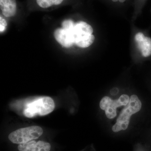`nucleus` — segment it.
<instances>
[{
	"mask_svg": "<svg viewBox=\"0 0 151 151\" xmlns=\"http://www.w3.org/2000/svg\"><path fill=\"white\" fill-rule=\"evenodd\" d=\"M142 103L137 95L132 94L127 106L123 108L116 119L115 124L112 127V131L118 133L128 129L131 117L134 114L140 111Z\"/></svg>",
	"mask_w": 151,
	"mask_h": 151,
	"instance_id": "f257e3e1",
	"label": "nucleus"
},
{
	"mask_svg": "<svg viewBox=\"0 0 151 151\" xmlns=\"http://www.w3.org/2000/svg\"><path fill=\"white\" fill-rule=\"evenodd\" d=\"M55 103L49 97L38 98L27 105L23 111L25 117L33 118L37 116H44L51 113L54 110Z\"/></svg>",
	"mask_w": 151,
	"mask_h": 151,
	"instance_id": "f03ea898",
	"label": "nucleus"
},
{
	"mask_svg": "<svg viewBox=\"0 0 151 151\" xmlns=\"http://www.w3.org/2000/svg\"><path fill=\"white\" fill-rule=\"evenodd\" d=\"M130 98V96L126 94H122L115 100L108 96H105L100 100V108L104 111L108 119H114L117 116L118 108L127 106L129 102Z\"/></svg>",
	"mask_w": 151,
	"mask_h": 151,
	"instance_id": "7ed1b4c3",
	"label": "nucleus"
},
{
	"mask_svg": "<svg viewBox=\"0 0 151 151\" xmlns=\"http://www.w3.org/2000/svg\"><path fill=\"white\" fill-rule=\"evenodd\" d=\"M43 133V130L38 126H31L21 128L12 132L9 135V139L14 144H20L36 139Z\"/></svg>",
	"mask_w": 151,
	"mask_h": 151,
	"instance_id": "20e7f679",
	"label": "nucleus"
},
{
	"mask_svg": "<svg viewBox=\"0 0 151 151\" xmlns=\"http://www.w3.org/2000/svg\"><path fill=\"white\" fill-rule=\"evenodd\" d=\"M135 42L141 55L144 58L151 56V38L145 35L142 32L136 34L134 37Z\"/></svg>",
	"mask_w": 151,
	"mask_h": 151,
	"instance_id": "39448f33",
	"label": "nucleus"
},
{
	"mask_svg": "<svg viewBox=\"0 0 151 151\" xmlns=\"http://www.w3.org/2000/svg\"><path fill=\"white\" fill-rule=\"evenodd\" d=\"M54 36L57 41L64 47L69 48L74 44L71 33L62 28L55 30Z\"/></svg>",
	"mask_w": 151,
	"mask_h": 151,
	"instance_id": "423d86ee",
	"label": "nucleus"
},
{
	"mask_svg": "<svg viewBox=\"0 0 151 151\" xmlns=\"http://www.w3.org/2000/svg\"><path fill=\"white\" fill-rule=\"evenodd\" d=\"M93 29L90 25L83 21L75 23L74 27L71 32L74 44L76 40L78 38L87 35L92 34Z\"/></svg>",
	"mask_w": 151,
	"mask_h": 151,
	"instance_id": "0eeeda50",
	"label": "nucleus"
},
{
	"mask_svg": "<svg viewBox=\"0 0 151 151\" xmlns=\"http://www.w3.org/2000/svg\"><path fill=\"white\" fill-rule=\"evenodd\" d=\"M0 9L4 16L13 17L17 11V2L16 0H0Z\"/></svg>",
	"mask_w": 151,
	"mask_h": 151,
	"instance_id": "6e6552de",
	"label": "nucleus"
},
{
	"mask_svg": "<svg viewBox=\"0 0 151 151\" xmlns=\"http://www.w3.org/2000/svg\"><path fill=\"white\" fill-rule=\"evenodd\" d=\"M65 0H34L38 7L44 9L51 8L62 4Z\"/></svg>",
	"mask_w": 151,
	"mask_h": 151,
	"instance_id": "1a4fd4ad",
	"label": "nucleus"
},
{
	"mask_svg": "<svg viewBox=\"0 0 151 151\" xmlns=\"http://www.w3.org/2000/svg\"><path fill=\"white\" fill-rule=\"evenodd\" d=\"M95 37L92 34L84 35L75 41V44L80 48H87L94 42Z\"/></svg>",
	"mask_w": 151,
	"mask_h": 151,
	"instance_id": "9d476101",
	"label": "nucleus"
},
{
	"mask_svg": "<svg viewBox=\"0 0 151 151\" xmlns=\"http://www.w3.org/2000/svg\"><path fill=\"white\" fill-rule=\"evenodd\" d=\"M36 143V141L33 140L20 144L18 147V149L19 151H35Z\"/></svg>",
	"mask_w": 151,
	"mask_h": 151,
	"instance_id": "9b49d317",
	"label": "nucleus"
},
{
	"mask_svg": "<svg viewBox=\"0 0 151 151\" xmlns=\"http://www.w3.org/2000/svg\"><path fill=\"white\" fill-rule=\"evenodd\" d=\"M51 145L50 144L42 141L37 142L35 151H50Z\"/></svg>",
	"mask_w": 151,
	"mask_h": 151,
	"instance_id": "f8f14e48",
	"label": "nucleus"
},
{
	"mask_svg": "<svg viewBox=\"0 0 151 151\" xmlns=\"http://www.w3.org/2000/svg\"><path fill=\"white\" fill-rule=\"evenodd\" d=\"M75 23L72 20L66 19L62 22V28L66 30L69 32H71L74 27Z\"/></svg>",
	"mask_w": 151,
	"mask_h": 151,
	"instance_id": "ddd939ff",
	"label": "nucleus"
},
{
	"mask_svg": "<svg viewBox=\"0 0 151 151\" xmlns=\"http://www.w3.org/2000/svg\"><path fill=\"white\" fill-rule=\"evenodd\" d=\"M7 25V23L5 19L1 15L0 16V32H4L5 30L6 27Z\"/></svg>",
	"mask_w": 151,
	"mask_h": 151,
	"instance_id": "4468645a",
	"label": "nucleus"
},
{
	"mask_svg": "<svg viewBox=\"0 0 151 151\" xmlns=\"http://www.w3.org/2000/svg\"><path fill=\"white\" fill-rule=\"evenodd\" d=\"M119 89L117 87H113L110 90V93L112 96H116L119 94Z\"/></svg>",
	"mask_w": 151,
	"mask_h": 151,
	"instance_id": "2eb2a0df",
	"label": "nucleus"
}]
</instances>
